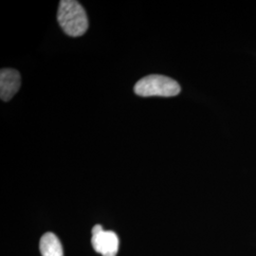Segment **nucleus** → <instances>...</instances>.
I'll return each mask as SVG.
<instances>
[{"label": "nucleus", "mask_w": 256, "mask_h": 256, "mask_svg": "<svg viewBox=\"0 0 256 256\" xmlns=\"http://www.w3.org/2000/svg\"><path fill=\"white\" fill-rule=\"evenodd\" d=\"M57 20L68 36H82L88 28L86 12L82 5L75 0L60 1Z\"/></svg>", "instance_id": "f257e3e1"}, {"label": "nucleus", "mask_w": 256, "mask_h": 256, "mask_svg": "<svg viewBox=\"0 0 256 256\" xmlns=\"http://www.w3.org/2000/svg\"><path fill=\"white\" fill-rule=\"evenodd\" d=\"M180 86L164 75L152 74L142 78L135 84L134 92L142 97H174L180 93Z\"/></svg>", "instance_id": "f03ea898"}, {"label": "nucleus", "mask_w": 256, "mask_h": 256, "mask_svg": "<svg viewBox=\"0 0 256 256\" xmlns=\"http://www.w3.org/2000/svg\"><path fill=\"white\" fill-rule=\"evenodd\" d=\"M92 246L102 256H116L119 250V238L112 230H106L102 225L92 228Z\"/></svg>", "instance_id": "7ed1b4c3"}, {"label": "nucleus", "mask_w": 256, "mask_h": 256, "mask_svg": "<svg viewBox=\"0 0 256 256\" xmlns=\"http://www.w3.org/2000/svg\"><path fill=\"white\" fill-rule=\"evenodd\" d=\"M21 86V77L18 70L12 68H2L0 72V97L8 102L14 98Z\"/></svg>", "instance_id": "20e7f679"}, {"label": "nucleus", "mask_w": 256, "mask_h": 256, "mask_svg": "<svg viewBox=\"0 0 256 256\" xmlns=\"http://www.w3.org/2000/svg\"><path fill=\"white\" fill-rule=\"evenodd\" d=\"M40 252L42 256H64L62 244L52 232H46L41 238Z\"/></svg>", "instance_id": "39448f33"}]
</instances>
